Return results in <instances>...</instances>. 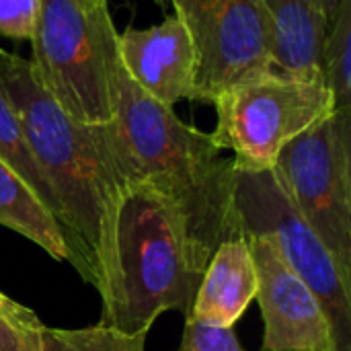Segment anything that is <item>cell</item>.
<instances>
[{
	"label": "cell",
	"instance_id": "19",
	"mask_svg": "<svg viewBox=\"0 0 351 351\" xmlns=\"http://www.w3.org/2000/svg\"><path fill=\"white\" fill-rule=\"evenodd\" d=\"M41 0H0V37L29 39L35 33Z\"/></svg>",
	"mask_w": 351,
	"mask_h": 351
},
{
	"label": "cell",
	"instance_id": "14",
	"mask_svg": "<svg viewBox=\"0 0 351 351\" xmlns=\"http://www.w3.org/2000/svg\"><path fill=\"white\" fill-rule=\"evenodd\" d=\"M321 76L335 109H351V0H337L321 45Z\"/></svg>",
	"mask_w": 351,
	"mask_h": 351
},
{
	"label": "cell",
	"instance_id": "2",
	"mask_svg": "<svg viewBox=\"0 0 351 351\" xmlns=\"http://www.w3.org/2000/svg\"><path fill=\"white\" fill-rule=\"evenodd\" d=\"M105 136L123 183H144L167 195L210 255L232 237V158L220 156L212 134L181 121L173 107L146 95L121 64Z\"/></svg>",
	"mask_w": 351,
	"mask_h": 351
},
{
	"label": "cell",
	"instance_id": "15",
	"mask_svg": "<svg viewBox=\"0 0 351 351\" xmlns=\"http://www.w3.org/2000/svg\"><path fill=\"white\" fill-rule=\"evenodd\" d=\"M0 162H4L10 171H14L21 177L39 195V199L51 210V214L58 220V204L53 199V193L47 181L43 179L37 162L33 160L19 117L2 90H0Z\"/></svg>",
	"mask_w": 351,
	"mask_h": 351
},
{
	"label": "cell",
	"instance_id": "1",
	"mask_svg": "<svg viewBox=\"0 0 351 351\" xmlns=\"http://www.w3.org/2000/svg\"><path fill=\"white\" fill-rule=\"evenodd\" d=\"M0 90L53 193L70 263L103 298L113 276L115 218L125 189L105 123L76 121L41 86L31 62L6 49H0Z\"/></svg>",
	"mask_w": 351,
	"mask_h": 351
},
{
	"label": "cell",
	"instance_id": "17",
	"mask_svg": "<svg viewBox=\"0 0 351 351\" xmlns=\"http://www.w3.org/2000/svg\"><path fill=\"white\" fill-rule=\"evenodd\" d=\"M43 331L31 308L0 292V351H41Z\"/></svg>",
	"mask_w": 351,
	"mask_h": 351
},
{
	"label": "cell",
	"instance_id": "16",
	"mask_svg": "<svg viewBox=\"0 0 351 351\" xmlns=\"http://www.w3.org/2000/svg\"><path fill=\"white\" fill-rule=\"evenodd\" d=\"M148 333H123L107 325L43 331L41 351H146Z\"/></svg>",
	"mask_w": 351,
	"mask_h": 351
},
{
	"label": "cell",
	"instance_id": "21",
	"mask_svg": "<svg viewBox=\"0 0 351 351\" xmlns=\"http://www.w3.org/2000/svg\"><path fill=\"white\" fill-rule=\"evenodd\" d=\"M156 2H158V4H165V0H156Z\"/></svg>",
	"mask_w": 351,
	"mask_h": 351
},
{
	"label": "cell",
	"instance_id": "18",
	"mask_svg": "<svg viewBox=\"0 0 351 351\" xmlns=\"http://www.w3.org/2000/svg\"><path fill=\"white\" fill-rule=\"evenodd\" d=\"M177 351H245L232 327H216L185 317L183 337Z\"/></svg>",
	"mask_w": 351,
	"mask_h": 351
},
{
	"label": "cell",
	"instance_id": "8",
	"mask_svg": "<svg viewBox=\"0 0 351 351\" xmlns=\"http://www.w3.org/2000/svg\"><path fill=\"white\" fill-rule=\"evenodd\" d=\"M191 35L197 70L195 99H214L274 70V35L261 0H171Z\"/></svg>",
	"mask_w": 351,
	"mask_h": 351
},
{
	"label": "cell",
	"instance_id": "20",
	"mask_svg": "<svg viewBox=\"0 0 351 351\" xmlns=\"http://www.w3.org/2000/svg\"><path fill=\"white\" fill-rule=\"evenodd\" d=\"M315 4L319 6V10L323 12V16H325L327 23H329V19H331V14H333V8H335L337 0H315Z\"/></svg>",
	"mask_w": 351,
	"mask_h": 351
},
{
	"label": "cell",
	"instance_id": "4",
	"mask_svg": "<svg viewBox=\"0 0 351 351\" xmlns=\"http://www.w3.org/2000/svg\"><path fill=\"white\" fill-rule=\"evenodd\" d=\"M31 43L41 86L68 115L111 121L119 53L107 0H41Z\"/></svg>",
	"mask_w": 351,
	"mask_h": 351
},
{
	"label": "cell",
	"instance_id": "10",
	"mask_svg": "<svg viewBox=\"0 0 351 351\" xmlns=\"http://www.w3.org/2000/svg\"><path fill=\"white\" fill-rule=\"evenodd\" d=\"M117 53L123 72L162 105L195 99V47L177 14L148 29L117 33Z\"/></svg>",
	"mask_w": 351,
	"mask_h": 351
},
{
	"label": "cell",
	"instance_id": "7",
	"mask_svg": "<svg viewBox=\"0 0 351 351\" xmlns=\"http://www.w3.org/2000/svg\"><path fill=\"white\" fill-rule=\"evenodd\" d=\"M271 173L351 278V109H335L288 142Z\"/></svg>",
	"mask_w": 351,
	"mask_h": 351
},
{
	"label": "cell",
	"instance_id": "5",
	"mask_svg": "<svg viewBox=\"0 0 351 351\" xmlns=\"http://www.w3.org/2000/svg\"><path fill=\"white\" fill-rule=\"evenodd\" d=\"M230 234L269 237L292 271L319 298L337 351H351V278L290 204L269 171L232 165Z\"/></svg>",
	"mask_w": 351,
	"mask_h": 351
},
{
	"label": "cell",
	"instance_id": "6",
	"mask_svg": "<svg viewBox=\"0 0 351 351\" xmlns=\"http://www.w3.org/2000/svg\"><path fill=\"white\" fill-rule=\"evenodd\" d=\"M220 150H232L243 171H269L282 148L335 111L323 80L298 78L278 70L222 90L214 103Z\"/></svg>",
	"mask_w": 351,
	"mask_h": 351
},
{
	"label": "cell",
	"instance_id": "11",
	"mask_svg": "<svg viewBox=\"0 0 351 351\" xmlns=\"http://www.w3.org/2000/svg\"><path fill=\"white\" fill-rule=\"evenodd\" d=\"M255 294L257 271L249 239H224L208 261L189 317L216 327H234Z\"/></svg>",
	"mask_w": 351,
	"mask_h": 351
},
{
	"label": "cell",
	"instance_id": "9",
	"mask_svg": "<svg viewBox=\"0 0 351 351\" xmlns=\"http://www.w3.org/2000/svg\"><path fill=\"white\" fill-rule=\"evenodd\" d=\"M263 315L261 351H337L315 292L292 271L269 237H249Z\"/></svg>",
	"mask_w": 351,
	"mask_h": 351
},
{
	"label": "cell",
	"instance_id": "3",
	"mask_svg": "<svg viewBox=\"0 0 351 351\" xmlns=\"http://www.w3.org/2000/svg\"><path fill=\"white\" fill-rule=\"evenodd\" d=\"M210 257L179 206L144 183H128L115 218V263L99 323L136 335L148 333L167 311L189 317Z\"/></svg>",
	"mask_w": 351,
	"mask_h": 351
},
{
	"label": "cell",
	"instance_id": "12",
	"mask_svg": "<svg viewBox=\"0 0 351 351\" xmlns=\"http://www.w3.org/2000/svg\"><path fill=\"white\" fill-rule=\"evenodd\" d=\"M274 35V70L323 80L321 45L327 31V19L315 0H261Z\"/></svg>",
	"mask_w": 351,
	"mask_h": 351
},
{
	"label": "cell",
	"instance_id": "13",
	"mask_svg": "<svg viewBox=\"0 0 351 351\" xmlns=\"http://www.w3.org/2000/svg\"><path fill=\"white\" fill-rule=\"evenodd\" d=\"M0 224L35 243L56 261H70L60 222L39 195L0 162Z\"/></svg>",
	"mask_w": 351,
	"mask_h": 351
}]
</instances>
